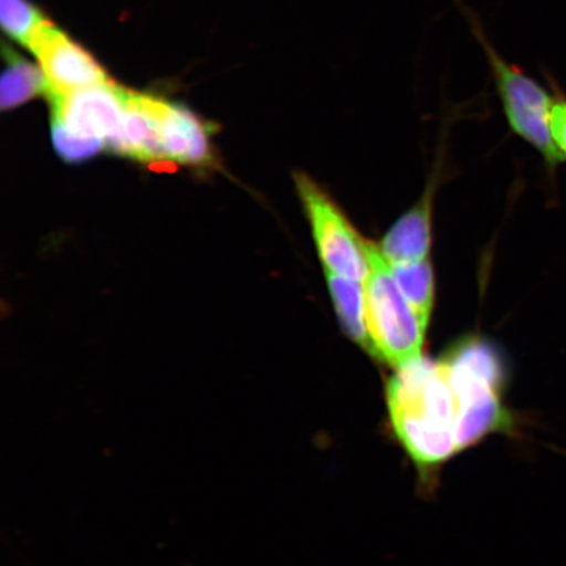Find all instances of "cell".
Listing matches in <instances>:
<instances>
[{
  "mask_svg": "<svg viewBox=\"0 0 566 566\" xmlns=\"http://www.w3.org/2000/svg\"><path fill=\"white\" fill-rule=\"evenodd\" d=\"M396 434L416 463L433 465L460 451L462 399L446 359L416 358L387 386Z\"/></svg>",
  "mask_w": 566,
  "mask_h": 566,
  "instance_id": "cell-1",
  "label": "cell"
},
{
  "mask_svg": "<svg viewBox=\"0 0 566 566\" xmlns=\"http://www.w3.org/2000/svg\"><path fill=\"white\" fill-rule=\"evenodd\" d=\"M364 250L367 260L363 282L367 352L398 369L421 357L428 327L400 292L391 264L379 245L365 240Z\"/></svg>",
  "mask_w": 566,
  "mask_h": 566,
  "instance_id": "cell-2",
  "label": "cell"
},
{
  "mask_svg": "<svg viewBox=\"0 0 566 566\" xmlns=\"http://www.w3.org/2000/svg\"><path fill=\"white\" fill-rule=\"evenodd\" d=\"M455 2L470 24L478 44L483 49L509 125L516 136L526 140L542 155L549 171H555L564 161L549 129L551 108L555 97L500 54L488 39L475 13L464 4V0Z\"/></svg>",
  "mask_w": 566,
  "mask_h": 566,
  "instance_id": "cell-3",
  "label": "cell"
},
{
  "mask_svg": "<svg viewBox=\"0 0 566 566\" xmlns=\"http://www.w3.org/2000/svg\"><path fill=\"white\" fill-rule=\"evenodd\" d=\"M462 399L460 450L495 430L512 428V416L502 402L504 365L497 353L481 342L460 345L444 358Z\"/></svg>",
  "mask_w": 566,
  "mask_h": 566,
  "instance_id": "cell-4",
  "label": "cell"
},
{
  "mask_svg": "<svg viewBox=\"0 0 566 566\" xmlns=\"http://www.w3.org/2000/svg\"><path fill=\"white\" fill-rule=\"evenodd\" d=\"M294 179L324 272L364 282L367 274L365 239L359 237L337 203L310 176L295 174Z\"/></svg>",
  "mask_w": 566,
  "mask_h": 566,
  "instance_id": "cell-5",
  "label": "cell"
},
{
  "mask_svg": "<svg viewBox=\"0 0 566 566\" xmlns=\"http://www.w3.org/2000/svg\"><path fill=\"white\" fill-rule=\"evenodd\" d=\"M125 98L126 90L112 81L65 97L49 98L52 124L76 137L103 140L109 146L123 126Z\"/></svg>",
  "mask_w": 566,
  "mask_h": 566,
  "instance_id": "cell-6",
  "label": "cell"
},
{
  "mask_svg": "<svg viewBox=\"0 0 566 566\" xmlns=\"http://www.w3.org/2000/svg\"><path fill=\"white\" fill-rule=\"evenodd\" d=\"M28 49L38 56L45 75L49 98L65 97L111 82L94 56L52 23L35 35Z\"/></svg>",
  "mask_w": 566,
  "mask_h": 566,
  "instance_id": "cell-7",
  "label": "cell"
},
{
  "mask_svg": "<svg viewBox=\"0 0 566 566\" xmlns=\"http://www.w3.org/2000/svg\"><path fill=\"white\" fill-rule=\"evenodd\" d=\"M167 102L126 90L122 129L108 147L124 157L140 161L160 160L161 119Z\"/></svg>",
  "mask_w": 566,
  "mask_h": 566,
  "instance_id": "cell-8",
  "label": "cell"
},
{
  "mask_svg": "<svg viewBox=\"0 0 566 566\" xmlns=\"http://www.w3.org/2000/svg\"><path fill=\"white\" fill-rule=\"evenodd\" d=\"M163 158L192 167H207L212 160L210 134L186 106L166 104L161 119Z\"/></svg>",
  "mask_w": 566,
  "mask_h": 566,
  "instance_id": "cell-9",
  "label": "cell"
},
{
  "mask_svg": "<svg viewBox=\"0 0 566 566\" xmlns=\"http://www.w3.org/2000/svg\"><path fill=\"white\" fill-rule=\"evenodd\" d=\"M431 208L427 195L386 233L379 245L391 264H412L428 259L431 244Z\"/></svg>",
  "mask_w": 566,
  "mask_h": 566,
  "instance_id": "cell-10",
  "label": "cell"
},
{
  "mask_svg": "<svg viewBox=\"0 0 566 566\" xmlns=\"http://www.w3.org/2000/svg\"><path fill=\"white\" fill-rule=\"evenodd\" d=\"M6 69L0 86L2 109L18 108L35 96L48 94V84L41 67L32 65L23 56L4 46Z\"/></svg>",
  "mask_w": 566,
  "mask_h": 566,
  "instance_id": "cell-11",
  "label": "cell"
},
{
  "mask_svg": "<svg viewBox=\"0 0 566 566\" xmlns=\"http://www.w3.org/2000/svg\"><path fill=\"white\" fill-rule=\"evenodd\" d=\"M339 324L354 343L367 352L365 294L363 282L325 272Z\"/></svg>",
  "mask_w": 566,
  "mask_h": 566,
  "instance_id": "cell-12",
  "label": "cell"
},
{
  "mask_svg": "<svg viewBox=\"0 0 566 566\" xmlns=\"http://www.w3.org/2000/svg\"><path fill=\"white\" fill-rule=\"evenodd\" d=\"M391 269L400 292L424 327H428L434 304V273L429 260L412 264H391Z\"/></svg>",
  "mask_w": 566,
  "mask_h": 566,
  "instance_id": "cell-13",
  "label": "cell"
},
{
  "mask_svg": "<svg viewBox=\"0 0 566 566\" xmlns=\"http://www.w3.org/2000/svg\"><path fill=\"white\" fill-rule=\"evenodd\" d=\"M0 18L4 32L27 48H30L35 35L51 24V20L28 0H0Z\"/></svg>",
  "mask_w": 566,
  "mask_h": 566,
  "instance_id": "cell-14",
  "label": "cell"
},
{
  "mask_svg": "<svg viewBox=\"0 0 566 566\" xmlns=\"http://www.w3.org/2000/svg\"><path fill=\"white\" fill-rule=\"evenodd\" d=\"M52 136L56 153L71 163L95 157L106 147L103 140L76 137L56 124H52Z\"/></svg>",
  "mask_w": 566,
  "mask_h": 566,
  "instance_id": "cell-15",
  "label": "cell"
},
{
  "mask_svg": "<svg viewBox=\"0 0 566 566\" xmlns=\"http://www.w3.org/2000/svg\"><path fill=\"white\" fill-rule=\"evenodd\" d=\"M549 129L558 153L566 160V97L557 96L552 104Z\"/></svg>",
  "mask_w": 566,
  "mask_h": 566,
  "instance_id": "cell-16",
  "label": "cell"
}]
</instances>
